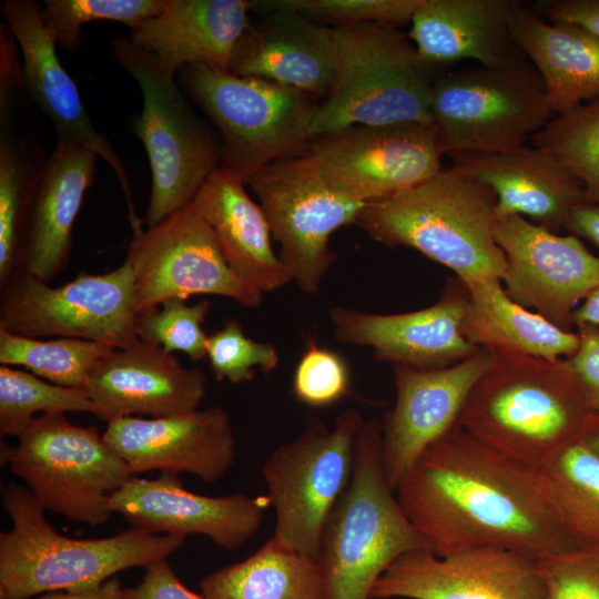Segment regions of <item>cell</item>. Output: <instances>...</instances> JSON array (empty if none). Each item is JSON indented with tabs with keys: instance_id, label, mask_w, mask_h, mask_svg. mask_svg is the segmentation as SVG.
Masks as SVG:
<instances>
[{
	"instance_id": "obj_1",
	"label": "cell",
	"mask_w": 599,
	"mask_h": 599,
	"mask_svg": "<svg viewBox=\"0 0 599 599\" xmlns=\"http://www.w3.org/2000/svg\"><path fill=\"white\" fill-rule=\"evenodd\" d=\"M395 494L438 557L495 547L537 560L580 549L545 470L487 447L458 424L419 456Z\"/></svg>"
},
{
	"instance_id": "obj_2",
	"label": "cell",
	"mask_w": 599,
	"mask_h": 599,
	"mask_svg": "<svg viewBox=\"0 0 599 599\" xmlns=\"http://www.w3.org/2000/svg\"><path fill=\"white\" fill-rule=\"evenodd\" d=\"M491 353L458 425L487 447L547 467L578 440L592 414L567 359Z\"/></svg>"
},
{
	"instance_id": "obj_3",
	"label": "cell",
	"mask_w": 599,
	"mask_h": 599,
	"mask_svg": "<svg viewBox=\"0 0 599 599\" xmlns=\"http://www.w3.org/2000/svg\"><path fill=\"white\" fill-rule=\"evenodd\" d=\"M494 190L453 165L407 191L367 203L355 224L387 246L414 248L465 285L497 278L506 257L495 237Z\"/></svg>"
},
{
	"instance_id": "obj_4",
	"label": "cell",
	"mask_w": 599,
	"mask_h": 599,
	"mask_svg": "<svg viewBox=\"0 0 599 599\" xmlns=\"http://www.w3.org/2000/svg\"><path fill=\"white\" fill-rule=\"evenodd\" d=\"M1 499L11 528L0 532V599L94 588L119 571L165 559L185 540L135 528L106 538L73 539L49 524L29 489L7 484Z\"/></svg>"
},
{
	"instance_id": "obj_5",
	"label": "cell",
	"mask_w": 599,
	"mask_h": 599,
	"mask_svg": "<svg viewBox=\"0 0 599 599\" xmlns=\"http://www.w3.org/2000/svg\"><path fill=\"white\" fill-rule=\"evenodd\" d=\"M414 550L430 548L404 514L388 483L380 422L365 420L352 479L321 538L317 561L326 599H370L383 572Z\"/></svg>"
},
{
	"instance_id": "obj_6",
	"label": "cell",
	"mask_w": 599,
	"mask_h": 599,
	"mask_svg": "<svg viewBox=\"0 0 599 599\" xmlns=\"http://www.w3.org/2000/svg\"><path fill=\"white\" fill-rule=\"evenodd\" d=\"M332 30L335 77L314 116L311 138L356 125L433 123L432 88L447 69L424 62L397 27L370 22Z\"/></svg>"
},
{
	"instance_id": "obj_7",
	"label": "cell",
	"mask_w": 599,
	"mask_h": 599,
	"mask_svg": "<svg viewBox=\"0 0 599 599\" xmlns=\"http://www.w3.org/2000/svg\"><path fill=\"white\" fill-rule=\"evenodd\" d=\"M181 89L222 136L221 167L246 182L264 166L298 153L311 139L314 97L256 77L202 64L177 71Z\"/></svg>"
},
{
	"instance_id": "obj_8",
	"label": "cell",
	"mask_w": 599,
	"mask_h": 599,
	"mask_svg": "<svg viewBox=\"0 0 599 599\" xmlns=\"http://www.w3.org/2000/svg\"><path fill=\"white\" fill-rule=\"evenodd\" d=\"M113 59L138 82L142 112L132 130L143 143L152 172L151 195L143 217L152 227L193 201L221 166L222 148L189 103L175 75L129 37L111 42Z\"/></svg>"
},
{
	"instance_id": "obj_9",
	"label": "cell",
	"mask_w": 599,
	"mask_h": 599,
	"mask_svg": "<svg viewBox=\"0 0 599 599\" xmlns=\"http://www.w3.org/2000/svg\"><path fill=\"white\" fill-rule=\"evenodd\" d=\"M444 154L509 152L554 116L542 78L529 62L443 71L429 101Z\"/></svg>"
},
{
	"instance_id": "obj_10",
	"label": "cell",
	"mask_w": 599,
	"mask_h": 599,
	"mask_svg": "<svg viewBox=\"0 0 599 599\" xmlns=\"http://www.w3.org/2000/svg\"><path fill=\"white\" fill-rule=\"evenodd\" d=\"M0 455L44 510L90 526L110 518V495L133 476L95 426L74 425L65 414L37 416Z\"/></svg>"
},
{
	"instance_id": "obj_11",
	"label": "cell",
	"mask_w": 599,
	"mask_h": 599,
	"mask_svg": "<svg viewBox=\"0 0 599 599\" xmlns=\"http://www.w3.org/2000/svg\"><path fill=\"white\" fill-rule=\"evenodd\" d=\"M364 422L356 408L341 413L332 427L311 418L266 459L262 474L275 511L273 536L285 546L317 559L325 524L352 479Z\"/></svg>"
},
{
	"instance_id": "obj_12",
	"label": "cell",
	"mask_w": 599,
	"mask_h": 599,
	"mask_svg": "<svg viewBox=\"0 0 599 599\" xmlns=\"http://www.w3.org/2000/svg\"><path fill=\"white\" fill-rule=\"evenodd\" d=\"M130 263L103 274L81 272L51 287L26 271L1 288L0 329L32 338L59 336L125 348L139 341Z\"/></svg>"
},
{
	"instance_id": "obj_13",
	"label": "cell",
	"mask_w": 599,
	"mask_h": 599,
	"mask_svg": "<svg viewBox=\"0 0 599 599\" xmlns=\"http://www.w3.org/2000/svg\"><path fill=\"white\" fill-rule=\"evenodd\" d=\"M246 184L260 200L293 281L303 293L316 294L336 257L329 236L355 224L367 203L332 189L305 155L275 161Z\"/></svg>"
},
{
	"instance_id": "obj_14",
	"label": "cell",
	"mask_w": 599,
	"mask_h": 599,
	"mask_svg": "<svg viewBox=\"0 0 599 599\" xmlns=\"http://www.w3.org/2000/svg\"><path fill=\"white\" fill-rule=\"evenodd\" d=\"M126 261L134 277L138 315L173 298L210 294L243 307H258L262 292L244 283L226 263L212 229L192 202L135 235Z\"/></svg>"
},
{
	"instance_id": "obj_15",
	"label": "cell",
	"mask_w": 599,
	"mask_h": 599,
	"mask_svg": "<svg viewBox=\"0 0 599 599\" xmlns=\"http://www.w3.org/2000/svg\"><path fill=\"white\" fill-rule=\"evenodd\" d=\"M444 154L433 123L356 125L318 138L305 154L335 191L369 203L430 179Z\"/></svg>"
},
{
	"instance_id": "obj_16",
	"label": "cell",
	"mask_w": 599,
	"mask_h": 599,
	"mask_svg": "<svg viewBox=\"0 0 599 599\" xmlns=\"http://www.w3.org/2000/svg\"><path fill=\"white\" fill-rule=\"evenodd\" d=\"M495 237L506 257V294L571 331L572 313L599 284V256L578 236L559 235L517 214L496 215Z\"/></svg>"
},
{
	"instance_id": "obj_17",
	"label": "cell",
	"mask_w": 599,
	"mask_h": 599,
	"mask_svg": "<svg viewBox=\"0 0 599 599\" xmlns=\"http://www.w3.org/2000/svg\"><path fill=\"white\" fill-rule=\"evenodd\" d=\"M18 43L0 35V284L21 270L31 205L49 154L22 75Z\"/></svg>"
},
{
	"instance_id": "obj_18",
	"label": "cell",
	"mask_w": 599,
	"mask_h": 599,
	"mask_svg": "<svg viewBox=\"0 0 599 599\" xmlns=\"http://www.w3.org/2000/svg\"><path fill=\"white\" fill-rule=\"evenodd\" d=\"M538 562L481 547L438 557L414 550L398 557L374 585L370 599H546Z\"/></svg>"
},
{
	"instance_id": "obj_19",
	"label": "cell",
	"mask_w": 599,
	"mask_h": 599,
	"mask_svg": "<svg viewBox=\"0 0 599 599\" xmlns=\"http://www.w3.org/2000/svg\"><path fill=\"white\" fill-rule=\"evenodd\" d=\"M491 353L441 368L393 365L396 397L382 424V453L389 485H396L419 456L455 425Z\"/></svg>"
},
{
	"instance_id": "obj_20",
	"label": "cell",
	"mask_w": 599,
	"mask_h": 599,
	"mask_svg": "<svg viewBox=\"0 0 599 599\" xmlns=\"http://www.w3.org/2000/svg\"><path fill=\"white\" fill-rule=\"evenodd\" d=\"M468 291L458 278L449 282L439 300L425 308L376 314L333 306L329 319L335 338L370 347L378 361L416 368H441L459 363L481 347L463 334Z\"/></svg>"
},
{
	"instance_id": "obj_21",
	"label": "cell",
	"mask_w": 599,
	"mask_h": 599,
	"mask_svg": "<svg viewBox=\"0 0 599 599\" xmlns=\"http://www.w3.org/2000/svg\"><path fill=\"white\" fill-rule=\"evenodd\" d=\"M268 506L267 496L194 494L171 471L154 479L132 476L110 495L112 512L122 515L131 528L154 535H204L227 550L238 549L258 531Z\"/></svg>"
},
{
	"instance_id": "obj_22",
	"label": "cell",
	"mask_w": 599,
	"mask_h": 599,
	"mask_svg": "<svg viewBox=\"0 0 599 599\" xmlns=\"http://www.w3.org/2000/svg\"><path fill=\"white\" fill-rule=\"evenodd\" d=\"M0 11L21 50L23 82L30 99L52 122L55 139L92 150L112 169L126 200L133 234L141 233L126 169L88 115L77 84L59 60L58 44L43 23L41 6L35 0H4Z\"/></svg>"
},
{
	"instance_id": "obj_23",
	"label": "cell",
	"mask_w": 599,
	"mask_h": 599,
	"mask_svg": "<svg viewBox=\"0 0 599 599\" xmlns=\"http://www.w3.org/2000/svg\"><path fill=\"white\" fill-rule=\"evenodd\" d=\"M102 435L132 475L187 473L213 483L236 458L231 418L220 406L156 418L119 417L108 422Z\"/></svg>"
},
{
	"instance_id": "obj_24",
	"label": "cell",
	"mask_w": 599,
	"mask_h": 599,
	"mask_svg": "<svg viewBox=\"0 0 599 599\" xmlns=\"http://www.w3.org/2000/svg\"><path fill=\"white\" fill-rule=\"evenodd\" d=\"M205 385L202 370L182 366L173 354L139 338L101 358L84 389L95 416L108 423L133 415L156 418L193 412L204 398Z\"/></svg>"
},
{
	"instance_id": "obj_25",
	"label": "cell",
	"mask_w": 599,
	"mask_h": 599,
	"mask_svg": "<svg viewBox=\"0 0 599 599\" xmlns=\"http://www.w3.org/2000/svg\"><path fill=\"white\" fill-rule=\"evenodd\" d=\"M264 13L262 21L248 24L229 72L266 79L314 98L327 97L336 69L332 28L290 9Z\"/></svg>"
},
{
	"instance_id": "obj_26",
	"label": "cell",
	"mask_w": 599,
	"mask_h": 599,
	"mask_svg": "<svg viewBox=\"0 0 599 599\" xmlns=\"http://www.w3.org/2000/svg\"><path fill=\"white\" fill-rule=\"evenodd\" d=\"M520 0H423L407 34L419 58L448 69L471 59L489 68L528 61L516 43L511 20Z\"/></svg>"
},
{
	"instance_id": "obj_27",
	"label": "cell",
	"mask_w": 599,
	"mask_h": 599,
	"mask_svg": "<svg viewBox=\"0 0 599 599\" xmlns=\"http://www.w3.org/2000/svg\"><path fill=\"white\" fill-rule=\"evenodd\" d=\"M255 1L164 0L160 13L131 28L130 40L171 74L202 64L230 71Z\"/></svg>"
},
{
	"instance_id": "obj_28",
	"label": "cell",
	"mask_w": 599,
	"mask_h": 599,
	"mask_svg": "<svg viewBox=\"0 0 599 599\" xmlns=\"http://www.w3.org/2000/svg\"><path fill=\"white\" fill-rule=\"evenodd\" d=\"M489 185L497 196L496 215L517 214L557 233L572 210L585 202L579 180L552 155L535 146L509 152L448 155Z\"/></svg>"
},
{
	"instance_id": "obj_29",
	"label": "cell",
	"mask_w": 599,
	"mask_h": 599,
	"mask_svg": "<svg viewBox=\"0 0 599 599\" xmlns=\"http://www.w3.org/2000/svg\"><path fill=\"white\" fill-rule=\"evenodd\" d=\"M98 158L88 148L55 139L31 205L22 257V270L43 282L68 265L72 229Z\"/></svg>"
},
{
	"instance_id": "obj_30",
	"label": "cell",
	"mask_w": 599,
	"mask_h": 599,
	"mask_svg": "<svg viewBox=\"0 0 599 599\" xmlns=\"http://www.w3.org/2000/svg\"><path fill=\"white\" fill-rule=\"evenodd\" d=\"M244 185L238 175L220 166L192 203L212 229L231 270L253 288L272 292L293 282V276L272 247V231L263 209Z\"/></svg>"
},
{
	"instance_id": "obj_31",
	"label": "cell",
	"mask_w": 599,
	"mask_h": 599,
	"mask_svg": "<svg viewBox=\"0 0 599 599\" xmlns=\"http://www.w3.org/2000/svg\"><path fill=\"white\" fill-rule=\"evenodd\" d=\"M510 27L544 80L552 114L599 97V35L576 23L545 21L525 2Z\"/></svg>"
},
{
	"instance_id": "obj_32",
	"label": "cell",
	"mask_w": 599,
	"mask_h": 599,
	"mask_svg": "<svg viewBox=\"0 0 599 599\" xmlns=\"http://www.w3.org/2000/svg\"><path fill=\"white\" fill-rule=\"evenodd\" d=\"M465 286L468 306L461 329L471 344L488 351L548 361L566 359L576 353L579 346L577 332L562 329L514 302L500 280H484Z\"/></svg>"
},
{
	"instance_id": "obj_33",
	"label": "cell",
	"mask_w": 599,
	"mask_h": 599,
	"mask_svg": "<svg viewBox=\"0 0 599 599\" xmlns=\"http://www.w3.org/2000/svg\"><path fill=\"white\" fill-rule=\"evenodd\" d=\"M205 599H326L317 559L272 536L254 554L200 581Z\"/></svg>"
},
{
	"instance_id": "obj_34",
	"label": "cell",
	"mask_w": 599,
	"mask_h": 599,
	"mask_svg": "<svg viewBox=\"0 0 599 599\" xmlns=\"http://www.w3.org/2000/svg\"><path fill=\"white\" fill-rule=\"evenodd\" d=\"M544 470L571 537L580 549L599 550V456L580 437Z\"/></svg>"
},
{
	"instance_id": "obj_35",
	"label": "cell",
	"mask_w": 599,
	"mask_h": 599,
	"mask_svg": "<svg viewBox=\"0 0 599 599\" xmlns=\"http://www.w3.org/2000/svg\"><path fill=\"white\" fill-rule=\"evenodd\" d=\"M114 349L104 343L59 337L42 341L0 329V363L23 366L60 386L84 388L98 362Z\"/></svg>"
},
{
	"instance_id": "obj_36",
	"label": "cell",
	"mask_w": 599,
	"mask_h": 599,
	"mask_svg": "<svg viewBox=\"0 0 599 599\" xmlns=\"http://www.w3.org/2000/svg\"><path fill=\"white\" fill-rule=\"evenodd\" d=\"M529 140L579 180L585 202L599 204V97L554 115Z\"/></svg>"
},
{
	"instance_id": "obj_37",
	"label": "cell",
	"mask_w": 599,
	"mask_h": 599,
	"mask_svg": "<svg viewBox=\"0 0 599 599\" xmlns=\"http://www.w3.org/2000/svg\"><path fill=\"white\" fill-rule=\"evenodd\" d=\"M97 408L84 388L60 386L26 370L0 367V434L19 437L37 413L67 414Z\"/></svg>"
},
{
	"instance_id": "obj_38",
	"label": "cell",
	"mask_w": 599,
	"mask_h": 599,
	"mask_svg": "<svg viewBox=\"0 0 599 599\" xmlns=\"http://www.w3.org/2000/svg\"><path fill=\"white\" fill-rule=\"evenodd\" d=\"M163 6L164 0H45L41 16L57 44L73 52L84 23L108 20L131 29L160 13Z\"/></svg>"
},
{
	"instance_id": "obj_39",
	"label": "cell",
	"mask_w": 599,
	"mask_h": 599,
	"mask_svg": "<svg viewBox=\"0 0 599 599\" xmlns=\"http://www.w3.org/2000/svg\"><path fill=\"white\" fill-rule=\"evenodd\" d=\"M209 309V301L193 305L180 298L165 301L159 307L138 315V336L166 353L182 352L192 361L202 359L206 355L209 339L202 324Z\"/></svg>"
},
{
	"instance_id": "obj_40",
	"label": "cell",
	"mask_w": 599,
	"mask_h": 599,
	"mask_svg": "<svg viewBox=\"0 0 599 599\" xmlns=\"http://www.w3.org/2000/svg\"><path fill=\"white\" fill-rule=\"evenodd\" d=\"M423 0H268L255 1L262 11L284 8L311 20L334 23L335 27L362 23L400 26L412 22Z\"/></svg>"
},
{
	"instance_id": "obj_41",
	"label": "cell",
	"mask_w": 599,
	"mask_h": 599,
	"mask_svg": "<svg viewBox=\"0 0 599 599\" xmlns=\"http://www.w3.org/2000/svg\"><path fill=\"white\" fill-rule=\"evenodd\" d=\"M206 355L216 378L231 383L253 379L256 367L272 372L280 362L273 344L248 338L235 319L209 335Z\"/></svg>"
},
{
	"instance_id": "obj_42",
	"label": "cell",
	"mask_w": 599,
	"mask_h": 599,
	"mask_svg": "<svg viewBox=\"0 0 599 599\" xmlns=\"http://www.w3.org/2000/svg\"><path fill=\"white\" fill-rule=\"evenodd\" d=\"M349 387V370L342 356L308 339L293 375L297 400L314 408L327 407L344 398Z\"/></svg>"
},
{
	"instance_id": "obj_43",
	"label": "cell",
	"mask_w": 599,
	"mask_h": 599,
	"mask_svg": "<svg viewBox=\"0 0 599 599\" xmlns=\"http://www.w3.org/2000/svg\"><path fill=\"white\" fill-rule=\"evenodd\" d=\"M546 599H599V550L577 549L537 559Z\"/></svg>"
},
{
	"instance_id": "obj_44",
	"label": "cell",
	"mask_w": 599,
	"mask_h": 599,
	"mask_svg": "<svg viewBox=\"0 0 599 599\" xmlns=\"http://www.w3.org/2000/svg\"><path fill=\"white\" fill-rule=\"evenodd\" d=\"M577 328L579 346L566 359L582 386L590 410L599 415V326Z\"/></svg>"
},
{
	"instance_id": "obj_45",
	"label": "cell",
	"mask_w": 599,
	"mask_h": 599,
	"mask_svg": "<svg viewBox=\"0 0 599 599\" xmlns=\"http://www.w3.org/2000/svg\"><path fill=\"white\" fill-rule=\"evenodd\" d=\"M125 599H205L180 581L165 559L146 567L143 579L136 586L124 588Z\"/></svg>"
},
{
	"instance_id": "obj_46",
	"label": "cell",
	"mask_w": 599,
	"mask_h": 599,
	"mask_svg": "<svg viewBox=\"0 0 599 599\" xmlns=\"http://www.w3.org/2000/svg\"><path fill=\"white\" fill-rule=\"evenodd\" d=\"M534 10L550 21L576 23L599 35V0H544Z\"/></svg>"
},
{
	"instance_id": "obj_47",
	"label": "cell",
	"mask_w": 599,
	"mask_h": 599,
	"mask_svg": "<svg viewBox=\"0 0 599 599\" xmlns=\"http://www.w3.org/2000/svg\"><path fill=\"white\" fill-rule=\"evenodd\" d=\"M565 230L599 246V204L582 202L577 205L572 210Z\"/></svg>"
},
{
	"instance_id": "obj_48",
	"label": "cell",
	"mask_w": 599,
	"mask_h": 599,
	"mask_svg": "<svg viewBox=\"0 0 599 599\" xmlns=\"http://www.w3.org/2000/svg\"><path fill=\"white\" fill-rule=\"evenodd\" d=\"M37 599H125V597L120 581L116 578H110L94 588L50 591Z\"/></svg>"
},
{
	"instance_id": "obj_49",
	"label": "cell",
	"mask_w": 599,
	"mask_h": 599,
	"mask_svg": "<svg viewBox=\"0 0 599 599\" xmlns=\"http://www.w3.org/2000/svg\"><path fill=\"white\" fill-rule=\"evenodd\" d=\"M572 326H599V284L591 290L571 316Z\"/></svg>"
},
{
	"instance_id": "obj_50",
	"label": "cell",
	"mask_w": 599,
	"mask_h": 599,
	"mask_svg": "<svg viewBox=\"0 0 599 599\" xmlns=\"http://www.w3.org/2000/svg\"><path fill=\"white\" fill-rule=\"evenodd\" d=\"M581 439L599 456V415L591 414L582 432Z\"/></svg>"
}]
</instances>
